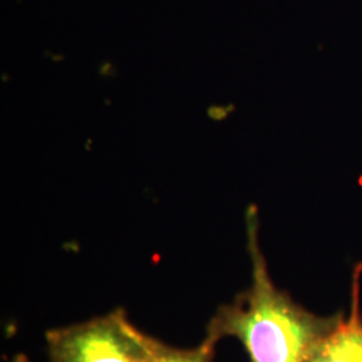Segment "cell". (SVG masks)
<instances>
[{
    "label": "cell",
    "mask_w": 362,
    "mask_h": 362,
    "mask_svg": "<svg viewBox=\"0 0 362 362\" xmlns=\"http://www.w3.org/2000/svg\"><path fill=\"white\" fill-rule=\"evenodd\" d=\"M257 214L248 212V248L252 278L248 288L219 308L203 339L216 346L226 337L238 338L250 362H310L315 350L345 315L314 314L272 282L259 248Z\"/></svg>",
    "instance_id": "obj_1"
},
{
    "label": "cell",
    "mask_w": 362,
    "mask_h": 362,
    "mask_svg": "<svg viewBox=\"0 0 362 362\" xmlns=\"http://www.w3.org/2000/svg\"><path fill=\"white\" fill-rule=\"evenodd\" d=\"M52 362H151L146 334L122 309L46 333Z\"/></svg>",
    "instance_id": "obj_2"
},
{
    "label": "cell",
    "mask_w": 362,
    "mask_h": 362,
    "mask_svg": "<svg viewBox=\"0 0 362 362\" xmlns=\"http://www.w3.org/2000/svg\"><path fill=\"white\" fill-rule=\"evenodd\" d=\"M362 263L351 274L350 313L325 337L310 362H362Z\"/></svg>",
    "instance_id": "obj_3"
},
{
    "label": "cell",
    "mask_w": 362,
    "mask_h": 362,
    "mask_svg": "<svg viewBox=\"0 0 362 362\" xmlns=\"http://www.w3.org/2000/svg\"><path fill=\"white\" fill-rule=\"evenodd\" d=\"M151 362H212L215 348L204 341L194 349H179L146 336Z\"/></svg>",
    "instance_id": "obj_4"
},
{
    "label": "cell",
    "mask_w": 362,
    "mask_h": 362,
    "mask_svg": "<svg viewBox=\"0 0 362 362\" xmlns=\"http://www.w3.org/2000/svg\"><path fill=\"white\" fill-rule=\"evenodd\" d=\"M13 362H30V360L25 354H18V356L13 357Z\"/></svg>",
    "instance_id": "obj_5"
}]
</instances>
